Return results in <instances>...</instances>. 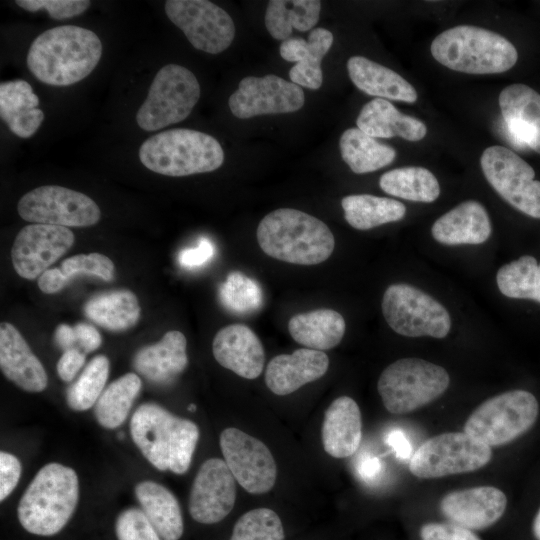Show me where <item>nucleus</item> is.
<instances>
[{
    "mask_svg": "<svg viewBox=\"0 0 540 540\" xmlns=\"http://www.w3.org/2000/svg\"><path fill=\"white\" fill-rule=\"evenodd\" d=\"M102 43L91 30L64 25L37 36L27 53V66L40 82L69 86L86 78L97 66Z\"/></svg>",
    "mask_w": 540,
    "mask_h": 540,
    "instance_id": "f257e3e1",
    "label": "nucleus"
},
{
    "mask_svg": "<svg viewBox=\"0 0 540 540\" xmlns=\"http://www.w3.org/2000/svg\"><path fill=\"white\" fill-rule=\"evenodd\" d=\"M256 235L266 255L298 265L327 260L335 246L334 236L323 221L291 208L268 213L260 221Z\"/></svg>",
    "mask_w": 540,
    "mask_h": 540,
    "instance_id": "f03ea898",
    "label": "nucleus"
},
{
    "mask_svg": "<svg viewBox=\"0 0 540 540\" xmlns=\"http://www.w3.org/2000/svg\"><path fill=\"white\" fill-rule=\"evenodd\" d=\"M78 499L76 472L59 463H48L37 472L22 495L17 508L18 520L31 534L55 535L70 520Z\"/></svg>",
    "mask_w": 540,
    "mask_h": 540,
    "instance_id": "7ed1b4c3",
    "label": "nucleus"
},
{
    "mask_svg": "<svg viewBox=\"0 0 540 540\" xmlns=\"http://www.w3.org/2000/svg\"><path fill=\"white\" fill-rule=\"evenodd\" d=\"M430 51L443 66L468 74L503 73L518 60V52L508 39L473 25L441 32L432 41Z\"/></svg>",
    "mask_w": 540,
    "mask_h": 540,
    "instance_id": "20e7f679",
    "label": "nucleus"
},
{
    "mask_svg": "<svg viewBox=\"0 0 540 540\" xmlns=\"http://www.w3.org/2000/svg\"><path fill=\"white\" fill-rule=\"evenodd\" d=\"M139 159L153 172L182 177L218 169L224 151L218 140L207 133L176 128L146 139L139 148Z\"/></svg>",
    "mask_w": 540,
    "mask_h": 540,
    "instance_id": "39448f33",
    "label": "nucleus"
},
{
    "mask_svg": "<svg viewBox=\"0 0 540 540\" xmlns=\"http://www.w3.org/2000/svg\"><path fill=\"white\" fill-rule=\"evenodd\" d=\"M449 383L443 367L419 358H402L383 370L377 389L390 413L404 414L438 398Z\"/></svg>",
    "mask_w": 540,
    "mask_h": 540,
    "instance_id": "423d86ee",
    "label": "nucleus"
},
{
    "mask_svg": "<svg viewBox=\"0 0 540 540\" xmlns=\"http://www.w3.org/2000/svg\"><path fill=\"white\" fill-rule=\"evenodd\" d=\"M538 411L532 393L507 391L480 404L468 417L463 432L489 447L501 446L526 433L534 425Z\"/></svg>",
    "mask_w": 540,
    "mask_h": 540,
    "instance_id": "0eeeda50",
    "label": "nucleus"
},
{
    "mask_svg": "<svg viewBox=\"0 0 540 540\" xmlns=\"http://www.w3.org/2000/svg\"><path fill=\"white\" fill-rule=\"evenodd\" d=\"M200 92L199 82L189 69L177 64L162 67L137 111L138 126L157 131L183 121L197 104Z\"/></svg>",
    "mask_w": 540,
    "mask_h": 540,
    "instance_id": "6e6552de",
    "label": "nucleus"
},
{
    "mask_svg": "<svg viewBox=\"0 0 540 540\" xmlns=\"http://www.w3.org/2000/svg\"><path fill=\"white\" fill-rule=\"evenodd\" d=\"M382 313L392 330L407 337L444 338L451 328L447 309L409 284H392L386 289Z\"/></svg>",
    "mask_w": 540,
    "mask_h": 540,
    "instance_id": "1a4fd4ad",
    "label": "nucleus"
},
{
    "mask_svg": "<svg viewBox=\"0 0 540 540\" xmlns=\"http://www.w3.org/2000/svg\"><path fill=\"white\" fill-rule=\"evenodd\" d=\"M492 457L491 447L465 432H448L427 439L410 458L409 470L419 478L472 472Z\"/></svg>",
    "mask_w": 540,
    "mask_h": 540,
    "instance_id": "9d476101",
    "label": "nucleus"
},
{
    "mask_svg": "<svg viewBox=\"0 0 540 540\" xmlns=\"http://www.w3.org/2000/svg\"><path fill=\"white\" fill-rule=\"evenodd\" d=\"M482 172L492 188L520 212L540 219V181L518 154L500 145L487 147L480 158Z\"/></svg>",
    "mask_w": 540,
    "mask_h": 540,
    "instance_id": "9b49d317",
    "label": "nucleus"
},
{
    "mask_svg": "<svg viewBox=\"0 0 540 540\" xmlns=\"http://www.w3.org/2000/svg\"><path fill=\"white\" fill-rule=\"evenodd\" d=\"M18 214L28 222L63 227H88L101 217L98 205L89 196L56 185L37 187L23 195Z\"/></svg>",
    "mask_w": 540,
    "mask_h": 540,
    "instance_id": "f8f14e48",
    "label": "nucleus"
},
{
    "mask_svg": "<svg viewBox=\"0 0 540 540\" xmlns=\"http://www.w3.org/2000/svg\"><path fill=\"white\" fill-rule=\"evenodd\" d=\"M164 9L192 46L203 52L221 53L235 37V25L230 15L210 1L168 0Z\"/></svg>",
    "mask_w": 540,
    "mask_h": 540,
    "instance_id": "ddd939ff",
    "label": "nucleus"
},
{
    "mask_svg": "<svg viewBox=\"0 0 540 540\" xmlns=\"http://www.w3.org/2000/svg\"><path fill=\"white\" fill-rule=\"evenodd\" d=\"M220 448L235 480L251 494L272 489L277 467L268 447L237 428H226L220 434Z\"/></svg>",
    "mask_w": 540,
    "mask_h": 540,
    "instance_id": "4468645a",
    "label": "nucleus"
},
{
    "mask_svg": "<svg viewBox=\"0 0 540 540\" xmlns=\"http://www.w3.org/2000/svg\"><path fill=\"white\" fill-rule=\"evenodd\" d=\"M305 95L300 86L277 75L243 78L229 97L232 114L247 119L265 114L292 113L301 109Z\"/></svg>",
    "mask_w": 540,
    "mask_h": 540,
    "instance_id": "2eb2a0df",
    "label": "nucleus"
},
{
    "mask_svg": "<svg viewBox=\"0 0 540 540\" xmlns=\"http://www.w3.org/2000/svg\"><path fill=\"white\" fill-rule=\"evenodd\" d=\"M74 240L67 227L37 223L23 227L11 249L15 271L24 279L39 278L72 247Z\"/></svg>",
    "mask_w": 540,
    "mask_h": 540,
    "instance_id": "dca6fc26",
    "label": "nucleus"
},
{
    "mask_svg": "<svg viewBox=\"0 0 540 540\" xmlns=\"http://www.w3.org/2000/svg\"><path fill=\"white\" fill-rule=\"evenodd\" d=\"M235 500V478L226 462L219 458L203 462L189 496L192 518L202 524L217 523L231 512Z\"/></svg>",
    "mask_w": 540,
    "mask_h": 540,
    "instance_id": "f3484780",
    "label": "nucleus"
},
{
    "mask_svg": "<svg viewBox=\"0 0 540 540\" xmlns=\"http://www.w3.org/2000/svg\"><path fill=\"white\" fill-rule=\"evenodd\" d=\"M507 506L506 495L493 486L456 490L440 501L441 513L450 523L469 530L487 528L497 522Z\"/></svg>",
    "mask_w": 540,
    "mask_h": 540,
    "instance_id": "a211bd4d",
    "label": "nucleus"
},
{
    "mask_svg": "<svg viewBox=\"0 0 540 540\" xmlns=\"http://www.w3.org/2000/svg\"><path fill=\"white\" fill-rule=\"evenodd\" d=\"M176 416L156 403H143L130 421L132 439L158 470H169V453Z\"/></svg>",
    "mask_w": 540,
    "mask_h": 540,
    "instance_id": "6ab92c4d",
    "label": "nucleus"
},
{
    "mask_svg": "<svg viewBox=\"0 0 540 540\" xmlns=\"http://www.w3.org/2000/svg\"><path fill=\"white\" fill-rule=\"evenodd\" d=\"M216 361L246 379L257 378L264 367L265 352L258 336L242 324L220 329L212 343Z\"/></svg>",
    "mask_w": 540,
    "mask_h": 540,
    "instance_id": "aec40b11",
    "label": "nucleus"
},
{
    "mask_svg": "<svg viewBox=\"0 0 540 540\" xmlns=\"http://www.w3.org/2000/svg\"><path fill=\"white\" fill-rule=\"evenodd\" d=\"M0 368L5 377L28 392H41L48 384L47 373L29 345L8 322L0 325Z\"/></svg>",
    "mask_w": 540,
    "mask_h": 540,
    "instance_id": "412c9836",
    "label": "nucleus"
},
{
    "mask_svg": "<svg viewBox=\"0 0 540 540\" xmlns=\"http://www.w3.org/2000/svg\"><path fill=\"white\" fill-rule=\"evenodd\" d=\"M329 358L319 350L302 348L271 359L266 368L265 383L270 391L284 396L325 375Z\"/></svg>",
    "mask_w": 540,
    "mask_h": 540,
    "instance_id": "4be33fe9",
    "label": "nucleus"
},
{
    "mask_svg": "<svg viewBox=\"0 0 540 540\" xmlns=\"http://www.w3.org/2000/svg\"><path fill=\"white\" fill-rule=\"evenodd\" d=\"M499 106L512 137L540 154V94L514 83L500 92Z\"/></svg>",
    "mask_w": 540,
    "mask_h": 540,
    "instance_id": "5701e85b",
    "label": "nucleus"
},
{
    "mask_svg": "<svg viewBox=\"0 0 540 540\" xmlns=\"http://www.w3.org/2000/svg\"><path fill=\"white\" fill-rule=\"evenodd\" d=\"M333 34L322 27L310 31L308 40L288 38L282 41L279 51L288 62H296L290 71L291 82L317 90L323 82L321 61L333 44Z\"/></svg>",
    "mask_w": 540,
    "mask_h": 540,
    "instance_id": "b1692460",
    "label": "nucleus"
},
{
    "mask_svg": "<svg viewBox=\"0 0 540 540\" xmlns=\"http://www.w3.org/2000/svg\"><path fill=\"white\" fill-rule=\"evenodd\" d=\"M186 346V337L182 332L168 331L159 342L137 351L133 367L151 383L171 384L187 367Z\"/></svg>",
    "mask_w": 540,
    "mask_h": 540,
    "instance_id": "393cba45",
    "label": "nucleus"
},
{
    "mask_svg": "<svg viewBox=\"0 0 540 540\" xmlns=\"http://www.w3.org/2000/svg\"><path fill=\"white\" fill-rule=\"evenodd\" d=\"M492 225L485 207L467 200L439 217L431 228L433 238L444 245H477L491 235Z\"/></svg>",
    "mask_w": 540,
    "mask_h": 540,
    "instance_id": "a878e982",
    "label": "nucleus"
},
{
    "mask_svg": "<svg viewBox=\"0 0 540 540\" xmlns=\"http://www.w3.org/2000/svg\"><path fill=\"white\" fill-rule=\"evenodd\" d=\"M362 437L361 413L357 403L348 396L335 399L327 408L322 424L324 450L334 458L353 455Z\"/></svg>",
    "mask_w": 540,
    "mask_h": 540,
    "instance_id": "bb28decb",
    "label": "nucleus"
},
{
    "mask_svg": "<svg viewBox=\"0 0 540 540\" xmlns=\"http://www.w3.org/2000/svg\"><path fill=\"white\" fill-rule=\"evenodd\" d=\"M347 70L353 84L368 95L406 103L418 98L415 88L401 75L366 57H350Z\"/></svg>",
    "mask_w": 540,
    "mask_h": 540,
    "instance_id": "cd10ccee",
    "label": "nucleus"
},
{
    "mask_svg": "<svg viewBox=\"0 0 540 540\" xmlns=\"http://www.w3.org/2000/svg\"><path fill=\"white\" fill-rule=\"evenodd\" d=\"M357 128L373 138L399 136L407 141H420L427 134L426 125L401 113L388 100L375 98L366 103L356 120Z\"/></svg>",
    "mask_w": 540,
    "mask_h": 540,
    "instance_id": "c85d7f7f",
    "label": "nucleus"
},
{
    "mask_svg": "<svg viewBox=\"0 0 540 540\" xmlns=\"http://www.w3.org/2000/svg\"><path fill=\"white\" fill-rule=\"evenodd\" d=\"M38 104L39 98L27 81L16 79L0 84V116L18 137H31L42 124L44 113Z\"/></svg>",
    "mask_w": 540,
    "mask_h": 540,
    "instance_id": "c756f323",
    "label": "nucleus"
},
{
    "mask_svg": "<svg viewBox=\"0 0 540 540\" xmlns=\"http://www.w3.org/2000/svg\"><path fill=\"white\" fill-rule=\"evenodd\" d=\"M141 510L163 540H178L183 534V518L178 500L163 485L145 480L135 486Z\"/></svg>",
    "mask_w": 540,
    "mask_h": 540,
    "instance_id": "7c9ffc66",
    "label": "nucleus"
},
{
    "mask_svg": "<svg viewBox=\"0 0 540 540\" xmlns=\"http://www.w3.org/2000/svg\"><path fill=\"white\" fill-rule=\"evenodd\" d=\"M345 328L343 316L332 309L299 313L288 322V331L297 343L319 351L337 346Z\"/></svg>",
    "mask_w": 540,
    "mask_h": 540,
    "instance_id": "2f4dec72",
    "label": "nucleus"
},
{
    "mask_svg": "<svg viewBox=\"0 0 540 540\" xmlns=\"http://www.w3.org/2000/svg\"><path fill=\"white\" fill-rule=\"evenodd\" d=\"M83 311L88 319L110 331L128 330L140 317L138 299L126 289L94 295L85 303Z\"/></svg>",
    "mask_w": 540,
    "mask_h": 540,
    "instance_id": "473e14b6",
    "label": "nucleus"
},
{
    "mask_svg": "<svg viewBox=\"0 0 540 540\" xmlns=\"http://www.w3.org/2000/svg\"><path fill=\"white\" fill-rule=\"evenodd\" d=\"M342 159L356 174L379 170L396 157L393 147L378 142L359 128L345 130L339 140Z\"/></svg>",
    "mask_w": 540,
    "mask_h": 540,
    "instance_id": "72a5a7b5",
    "label": "nucleus"
},
{
    "mask_svg": "<svg viewBox=\"0 0 540 540\" xmlns=\"http://www.w3.org/2000/svg\"><path fill=\"white\" fill-rule=\"evenodd\" d=\"M321 2L318 0H271L267 4L265 26L277 40L290 38L293 29L301 32L312 29L319 20Z\"/></svg>",
    "mask_w": 540,
    "mask_h": 540,
    "instance_id": "f704fd0d",
    "label": "nucleus"
},
{
    "mask_svg": "<svg viewBox=\"0 0 540 540\" xmlns=\"http://www.w3.org/2000/svg\"><path fill=\"white\" fill-rule=\"evenodd\" d=\"M344 218L358 230L401 220L406 214V207L400 201L370 194L349 195L341 200Z\"/></svg>",
    "mask_w": 540,
    "mask_h": 540,
    "instance_id": "c9c22d12",
    "label": "nucleus"
},
{
    "mask_svg": "<svg viewBox=\"0 0 540 540\" xmlns=\"http://www.w3.org/2000/svg\"><path fill=\"white\" fill-rule=\"evenodd\" d=\"M380 188L387 194L402 199L431 203L440 195V185L435 175L421 166H406L385 172L379 180Z\"/></svg>",
    "mask_w": 540,
    "mask_h": 540,
    "instance_id": "e433bc0d",
    "label": "nucleus"
},
{
    "mask_svg": "<svg viewBox=\"0 0 540 540\" xmlns=\"http://www.w3.org/2000/svg\"><path fill=\"white\" fill-rule=\"evenodd\" d=\"M142 387L139 376L127 373L111 382L94 405L97 422L104 428L115 429L126 420Z\"/></svg>",
    "mask_w": 540,
    "mask_h": 540,
    "instance_id": "4c0bfd02",
    "label": "nucleus"
},
{
    "mask_svg": "<svg viewBox=\"0 0 540 540\" xmlns=\"http://www.w3.org/2000/svg\"><path fill=\"white\" fill-rule=\"evenodd\" d=\"M496 282L506 297L540 303V264L533 256L524 255L500 267Z\"/></svg>",
    "mask_w": 540,
    "mask_h": 540,
    "instance_id": "58836bf2",
    "label": "nucleus"
},
{
    "mask_svg": "<svg viewBox=\"0 0 540 540\" xmlns=\"http://www.w3.org/2000/svg\"><path fill=\"white\" fill-rule=\"evenodd\" d=\"M109 367V360L105 355H97L89 361L66 391V402L72 410L85 411L96 404L105 389Z\"/></svg>",
    "mask_w": 540,
    "mask_h": 540,
    "instance_id": "ea45409f",
    "label": "nucleus"
},
{
    "mask_svg": "<svg viewBox=\"0 0 540 540\" xmlns=\"http://www.w3.org/2000/svg\"><path fill=\"white\" fill-rule=\"evenodd\" d=\"M218 295L221 304L231 313L238 315L259 310L263 301L260 285L239 271L231 272L220 284Z\"/></svg>",
    "mask_w": 540,
    "mask_h": 540,
    "instance_id": "a19ab883",
    "label": "nucleus"
},
{
    "mask_svg": "<svg viewBox=\"0 0 540 540\" xmlns=\"http://www.w3.org/2000/svg\"><path fill=\"white\" fill-rule=\"evenodd\" d=\"M284 536L279 516L271 509L257 508L237 520L230 540H283Z\"/></svg>",
    "mask_w": 540,
    "mask_h": 540,
    "instance_id": "79ce46f5",
    "label": "nucleus"
},
{
    "mask_svg": "<svg viewBox=\"0 0 540 540\" xmlns=\"http://www.w3.org/2000/svg\"><path fill=\"white\" fill-rule=\"evenodd\" d=\"M199 439V428L191 420L176 416L169 453V470L181 475L190 467Z\"/></svg>",
    "mask_w": 540,
    "mask_h": 540,
    "instance_id": "37998d69",
    "label": "nucleus"
},
{
    "mask_svg": "<svg viewBox=\"0 0 540 540\" xmlns=\"http://www.w3.org/2000/svg\"><path fill=\"white\" fill-rule=\"evenodd\" d=\"M60 270V276L67 286L77 274L96 276L104 281L114 279V264L110 258L101 253L78 254L65 259Z\"/></svg>",
    "mask_w": 540,
    "mask_h": 540,
    "instance_id": "c03bdc74",
    "label": "nucleus"
},
{
    "mask_svg": "<svg viewBox=\"0 0 540 540\" xmlns=\"http://www.w3.org/2000/svg\"><path fill=\"white\" fill-rule=\"evenodd\" d=\"M117 540H161L141 509L123 510L115 522Z\"/></svg>",
    "mask_w": 540,
    "mask_h": 540,
    "instance_id": "a18cd8bd",
    "label": "nucleus"
},
{
    "mask_svg": "<svg viewBox=\"0 0 540 540\" xmlns=\"http://www.w3.org/2000/svg\"><path fill=\"white\" fill-rule=\"evenodd\" d=\"M15 3L29 11L46 10L56 20L68 19L82 14L88 9L89 0H17Z\"/></svg>",
    "mask_w": 540,
    "mask_h": 540,
    "instance_id": "49530a36",
    "label": "nucleus"
},
{
    "mask_svg": "<svg viewBox=\"0 0 540 540\" xmlns=\"http://www.w3.org/2000/svg\"><path fill=\"white\" fill-rule=\"evenodd\" d=\"M421 540H481L471 530L453 523H427L420 529Z\"/></svg>",
    "mask_w": 540,
    "mask_h": 540,
    "instance_id": "de8ad7c7",
    "label": "nucleus"
},
{
    "mask_svg": "<svg viewBox=\"0 0 540 540\" xmlns=\"http://www.w3.org/2000/svg\"><path fill=\"white\" fill-rule=\"evenodd\" d=\"M215 245L207 237H201L195 247L185 248L179 252L178 262L186 269H195L204 266L215 255Z\"/></svg>",
    "mask_w": 540,
    "mask_h": 540,
    "instance_id": "09e8293b",
    "label": "nucleus"
},
{
    "mask_svg": "<svg viewBox=\"0 0 540 540\" xmlns=\"http://www.w3.org/2000/svg\"><path fill=\"white\" fill-rule=\"evenodd\" d=\"M21 463L16 456L0 452V500L6 499L15 489L21 476Z\"/></svg>",
    "mask_w": 540,
    "mask_h": 540,
    "instance_id": "8fccbe9b",
    "label": "nucleus"
},
{
    "mask_svg": "<svg viewBox=\"0 0 540 540\" xmlns=\"http://www.w3.org/2000/svg\"><path fill=\"white\" fill-rule=\"evenodd\" d=\"M85 363V355L79 349L71 348L63 352L57 362L58 376L64 382H71Z\"/></svg>",
    "mask_w": 540,
    "mask_h": 540,
    "instance_id": "3c124183",
    "label": "nucleus"
},
{
    "mask_svg": "<svg viewBox=\"0 0 540 540\" xmlns=\"http://www.w3.org/2000/svg\"><path fill=\"white\" fill-rule=\"evenodd\" d=\"M74 330L77 342L84 352L90 353L101 346V335L94 326L87 323H78L74 326Z\"/></svg>",
    "mask_w": 540,
    "mask_h": 540,
    "instance_id": "603ef678",
    "label": "nucleus"
},
{
    "mask_svg": "<svg viewBox=\"0 0 540 540\" xmlns=\"http://www.w3.org/2000/svg\"><path fill=\"white\" fill-rule=\"evenodd\" d=\"M39 289L46 294H54L62 290L64 284L59 268L47 269L38 278Z\"/></svg>",
    "mask_w": 540,
    "mask_h": 540,
    "instance_id": "864d4df0",
    "label": "nucleus"
},
{
    "mask_svg": "<svg viewBox=\"0 0 540 540\" xmlns=\"http://www.w3.org/2000/svg\"><path fill=\"white\" fill-rule=\"evenodd\" d=\"M386 443L395 451L400 459H407L411 455V444L401 430L390 431L386 438Z\"/></svg>",
    "mask_w": 540,
    "mask_h": 540,
    "instance_id": "5fc2aeb1",
    "label": "nucleus"
},
{
    "mask_svg": "<svg viewBox=\"0 0 540 540\" xmlns=\"http://www.w3.org/2000/svg\"><path fill=\"white\" fill-rule=\"evenodd\" d=\"M382 462L375 456H364L357 466L359 476L365 481H373L382 471Z\"/></svg>",
    "mask_w": 540,
    "mask_h": 540,
    "instance_id": "6e6d98bb",
    "label": "nucleus"
},
{
    "mask_svg": "<svg viewBox=\"0 0 540 540\" xmlns=\"http://www.w3.org/2000/svg\"><path fill=\"white\" fill-rule=\"evenodd\" d=\"M54 339L56 344L63 351L74 348L77 342L74 327L67 324H59L55 330Z\"/></svg>",
    "mask_w": 540,
    "mask_h": 540,
    "instance_id": "4d7b16f0",
    "label": "nucleus"
},
{
    "mask_svg": "<svg viewBox=\"0 0 540 540\" xmlns=\"http://www.w3.org/2000/svg\"><path fill=\"white\" fill-rule=\"evenodd\" d=\"M532 530L535 539L540 540V508L534 518Z\"/></svg>",
    "mask_w": 540,
    "mask_h": 540,
    "instance_id": "13d9d810",
    "label": "nucleus"
},
{
    "mask_svg": "<svg viewBox=\"0 0 540 540\" xmlns=\"http://www.w3.org/2000/svg\"><path fill=\"white\" fill-rule=\"evenodd\" d=\"M188 410L191 411V412L196 411V405H195V404H190V405L188 406Z\"/></svg>",
    "mask_w": 540,
    "mask_h": 540,
    "instance_id": "bf43d9fd",
    "label": "nucleus"
}]
</instances>
